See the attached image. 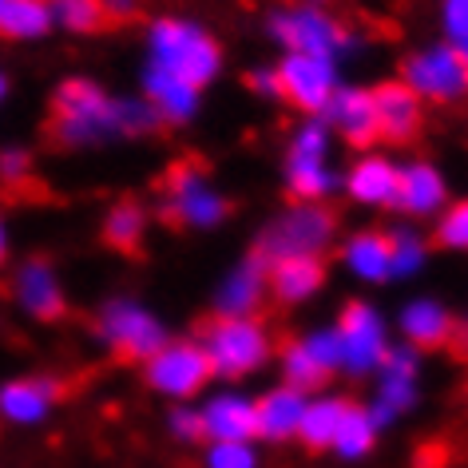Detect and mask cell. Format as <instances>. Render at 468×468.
Here are the masks:
<instances>
[{
	"label": "cell",
	"mask_w": 468,
	"mask_h": 468,
	"mask_svg": "<svg viewBox=\"0 0 468 468\" xmlns=\"http://www.w3.org/2000/svg\"><path fill=\"white\" fill-rule=\"evenodd\" d=\"M437 25H441V40L461 48L468 40V0H437Z\"/></svg>",
	"instance_id": "8d00e7d4"
},
{
	"label": "cell",
	"mask_w": 468,
	"mask_h": 468,
	"mask_svg": "<svg viewBox=\"0 0 468 468\" xmlns=\"http://www.w3.org/2000/svg\"><path fill=\"white\" fill-rule=\"evenodd\" d=\"M37 175V155L25 144H5L0 147V183L5 186H25Z\"/></svg>",
	"instance_id": "e575fe53"
},
{
	"label": "cell",
	"mask_w": 468,
	"mask_h": 468,
	"mask_svg": "<svg viewBox=\"0 0 468 468\" xmlns=\"http://www.w3.org/2000/svg\"><path fill=\"white\" fill-rule=\"evenodd\" d=\"M0 8H5V0H0Z\"/></svg>",
	"instance_id": "ee69618b"
},
{
	"label": "cell",
	"mask_w": 468,
	"mask_h": 468,
	"mask_svg": "<svg viewBox=\"0 0 468 468\" xmlns=\"http://www.w3.org/2000/svg\"><path fill=\"white\" fill-rule=\"evenodd\" d=\"M393 337L409 349H417V354H429V349H444L456 342V330H461V322H456L452 306L437 294H409L401 306L393 314Z\"/></svg>",
	"instance_id": "e0dca14e"
},
{
	"label": "cell",
	"mask_w": 468,
	"mask_h": 468,
	"mask_svg": "<svg viewBox=\"0 0 468 468\" xmlns=\"http://www.w3.org/2000/svg\"><path fill=\"white\" fill-rule=\"evenodd\" d=\"M266 302H271L266 259L250 250L218 274L215 290H210V310H215L210 318H250V314H262Z\"/></svg>",
	"instance_id": "ac0fdd59"
},
{
	"label": "cell",
	"mask_w": 468,
	"mask_h": 468,
	"mask_svg": "<svg viewBox=\"0 0 468 468\" xmlns=\"http://www.w3.org/2000/svg\"><path fill=\"white\" fill-rule=\"evenodd\" d=\"M397 179H401V163L385 151H357L342 167V195L357 210H393L397 203Z\"/></svg>",
	"instance_id": "d6986e66"
},
{
	"label": "cell",
	"mask_w": 468,
	"mask_h": 468,
	"mask_svg": "<svg viewBox=\"0 0 468 468\" xmlns=\"http://www.w3.org/2000/svg\"><path fill=\"white\" fill-rule=\"evenodd\" d=\"M420 373H425V354L393 342L378 373L369 378V401H366L381 432L393 429L397 420H405L420 405Z\"/></svg>",
	"instance_id": "7c38bea8"
},
{
	"label": "cell",
	"mask_w": 468,
	"mask_h": 468,
	"mask_svg": "<svg viewBox=\"0 0 468 468\" xmlns=\"http://www.w3.org/2000/svg\"><path fill=\"white\" fill-rule=\"evenodd\" d=\"M389 234V259H393V282H409V278L425 274L429 254H432V239L417 222H397V227H385Z\"/></svg>",
	"instance_id": "4dcf8cb0"
},
{
	"label": "cell",
	"mask_w": 468,
	"mask_h": 468,
	"mask_svg": "<svg viewBox=\"0 0 468 468\" xmlns=\"http://www.w3.org/2000/svg\"><path fill=\"white\" fill-rule=\"evenodd\" d=\"M8 298L20 318L28 322H40V325H52L68 314V286H64V274L48 254H28L13 266L8 274Z\"/></svg>",
	"instance_id": "5bb4252c"
},
{
	"label": "cell",
	"mask_w": 468,
	"mask_h": 468,
	"mask_svg": "<svg viewBox=\"0 0 468 468\" xmlns=\"http://www.w3.org/2000/svg\"><path fill=\"white\" fill-rule=\"evenodd\" d=\"M373 108H378V144L405 147V144H413L420 135V127H425V103L397 76L373 84Z\"/></svg>",
	"instance_id": "cb8c5ba5"
},
{
	"label": "cell",
	"mask_w": 468,
	"mask_h": 468,
	"mask_svg": "<svg viewBox=\"0 0 468 468\" xmlns=\"http://www.w3.org/2000/svg\"><path fill=\"white\" fill-rule=\"evenodd\" d=\"M266 282H271V302H278L282 310H298L325 294L330 266L325 259H278L266 262Z\"/></svg>",
	"instance_id": "484cf974"
},
{
	"label": "cell",
	"mask_w": 468,
	"mask_h": 468,
	"mask_svg": "<svg viewBox=\"0 0 468 468\" xmlns=\"http://www.w3.org/2000/svg\"><path fill=\"white\" fill-rule=\"evenodd\" d=\"M159 215L175 230L210 234L230 218V195L222 191V183L203 163L179 159L175 167H167V175L159 183Z\"/></svg>",
	"instance_id": "52a82bcc"
},
{
	"label": "cell",
	"mask_w": 468,
	"mask_h": 468,
	"mask_svg": "<svg viewBox=\"0 0 468 468\" xmlns=\"http://www.w3.org/2000/svg\"><path fill=\"white\" fill-rule=\"evenodd\" d=\"M147 234H151V207L139 203V198H115L100 218V239L120 254L139 250L147 242Z\"/></svg>",
	"instance_id": "4316f807"
},
{
	"label": "cell",
	"mask_w": 468,
	"mask_h": 468,
	"mask_svg": "<svg viewBox=\"0 0 468 468\" xmlns=\"http://www.w3.org/2000/svg\"><path fill=\"white\" fill-rule=\"evenodd\" d=\"M163 429H167V437L179 441V444H198V441H203V425H198L195 401H191V405H167Z\"/></svg>",
	"instance_id": "d590c367"
},
{
	"label": "cell",
	"mask_w": 468,
	"mask_h": 468,
	"mask_svg": "<svg viewBox=\"0 0 468 468\" xmlns=\"http://www.w3.org/2000/svg\"><path fill=\"white\" fill-rule=\"evenodd\" d=\"M64 401V385L52 373H16L0 381V425L32 432L44 429Z\"/></svg>",
	"instance_id": "2e32d148"
},
{
	"label": "cell",
	"mask_w": 468,
	"mask_h": 468,
	"mask_svg": "<svg viewBox=\"0 0 468 468\" xmlns=\"http://www.w3.org/2000/svg\"><path fill=\"white\" fill-rule=\"evenodd\" d=\"M227 68L222 40L203 20L183 13H163L144 28V60H139V96L159 112L167 127L195 123L207 88Z\"/></svg>",
	"instance_id": "6da1fadb"
},
{
	"label": "cell",
	"mask_w": 468,
	"mask_h": 468,
	"mask_svg": "<svg viewBox=\"0 0 468 468\" xmlns=\"http://www.w3.org/2000/svg\"><path fill=\"white\" fill-rule=\"evenodd\" d=\"M282 186L294 203H330L342 195L337 135L322 115H302L282 144Z\"/></svg>",
	"instance_id": "277c9868"
},
{
	"label": "cell",
	"mask_w": 468,
	"mask_h": 468,
	"mask_svg": "<svg viewBox=\"0 0 468 468\" xmlns=\"http://www.w3.org/2000/svg\"><path fill=\"white\" fill-rule=\"evenodd\" d=\"M378 441H381V425L373 420V413L366 405L349 401L342 425H337V437L330 444V452L337 456V461H346V464H361V461H369L373 456Z\"/></svg>",
	"instance_id": "f546056e"
},
{
	"label": "cell",
	"mask_w": 468,
	"mask_h": 468,
	"mask_svg": "<svg viewBox=\"0 0 468 468\" xmlns=\"http://www.w3.org/2000/svg\"><path fill=\"white\" fill-rule=\"evenodd\" d=\"M266 40L278 52H294V56H325V60H354L361 52V40L330 5L318 0H282L274 5L262 20Z\"/></svg>",
	"instance_id": "3957f363"
},
{
	"label": "cell",
	"mask_w": 468,
	"mask_h": 468,
	"mask_svg": "<svg viewBox=\"0 0 468 468\" xmlns=\"http://www.w3.org/2000/svg\"><path fill=\"white\" fill-rule=\"evenodd\" d=\"M318 5H330V0H318Z\"/></svg>",
	"instance_id": "7bdbcfd3"
},
{
	"label": "cell",
	"mask_w": 468,
	"mask_h": 468,
	"mask_svg": "<svg viewBox=\"0 0 468 468\" xmlns=\"http://www.w3.org/2000/svg\"><path fill=\"white\" fill-rule=\"evenodd\" d=\"M461 56H464V64H468V40L461 44Z\"/></svg>",
	"instance_id": "b9f144b4"
},
{
	"label": "cell",
	"mask_w": 468,
	"mask_h": 468,
	"mask_svg": "<svg viewBox=\"0 0 468 468\" xmlns=\"http://www.w3.org/2000/svg\"><path fill=\"white\" fill-rule=\"evenodd\" d=\"M159 127V112L139 91L115 96L91 76H64L48 100V135L64 151H100L120 139H144Z\"/></svg>",
	"instance_id": "7a4b0ae2"
},
{
	"label": "cell",
	"mask_w": 468,
	"mask_h": 468,
	"mask_svg": "<svg viewBox=\"0 0 468 468\" xmlns=\"http://www.w3.org/2000/svg\"><path fill=\"white\" fill-rule=\"evenodd\" d=\"M91 334H96V342L108 349L112 357L135 361V366H144V361L171 337L167 322L135 294L103 298L96 318H91Z\"/></svg>",
	"instance_id": "ba28073f"
},
{
	"label": "cell",
	"mask_w": 468,
	"mask_h": 468,
	"mask_svg": "<svg viewBox=\"0 0 468 468\" xmlns=\"http://www.w3.org/2000/svg\"><path fill=\"white\" fill-rule=\"evenodd\" d=\"M452 203V191H449V175H444L437 163L417 155L401 163V179H397V203L393 210L401 215L405 222H432L444 207Z\"/></svg>",
	"instance_id": "44dd1931"
},
{
	"label": "cell",
	"mask_w": 468,
	"mask_h": 468,
	"mask_svg": "<svg viewBox=\"0 0 468 468\" xmlns=\"http://www.w3.org/2000/svg\"><path fill=\"white\" fill-rule=\"evenodd\" d=\"M8 91H13V80H8V72H5V68H0V108H5V103H8Z\"/></svg>",
	"instance_id": "60d3db41"
},
{
	"label": "cell",
	"mask_w": 468,
	"mask_h": 468,
	"mask_svg": "<svg viewBox=\"0 0 468 468\" xmlns=\"http://www.w3.org/2000/svg\"><path fill=\"white\" fill-rule=\"evenodd\" d=\"M52 20L64 37H96L108 28L100 0H52Z\"/></svg>",
	"instance_id": "1f68e13d"
},
{
	"label": "cell",
	"mask_w": 468,
	"mask_h": 468,
	"mask_svg": "<svg viewBox=\"0 0 468 468\" xmlns=\"http://www.w3.org/2000/svg\"><path fill=\"white\" fill-rule=\"evenodd\" d=\"M8 259H13V227H8V218L0 215V271L8 266Z\"/></svg>",
	"instance_id": "ab89813d"
},
{
	"label": "cell",
	"mask_w": 468,
	"mask_h": 468,
	"mask_svg": "<svg viewBox=\"0 0 468 468\" xmlns=\"http://www.w3.org/2000/svg\"><path fill=\"white\" fill-rule=\"evenodd\" d=\"M429 239H432V247H441L449 254H468V198H452V203L432 218Z\"/></svg>",
	"instance_id": "d6a6232c"
},
{
	"label": "cell",
	"mask_w": 468,
	"mask_h": 468,
	"mask_svg": "<svg viewBox=\"0 0 468 468\" xmlns=\"http://www.w3.org/2000/svg\"><path fill=\"white\" fill-rule=\"evenodd\" d=\"M56 32L52 0H5L0 8V37L8 44H40Z\"/></svg>",
	"instance_id": "f1b7e54d"
},
{
	"label": "cell",
	"mask_w": 468,
	"mask_h": 468,
	"mask_svg": "<svg viewBox=\"0 0 468 468\" xmlns=\"http://www.w3.org/2000/svg\"><path fill=\"white\" fill-rule=\"evenodd\" d=\"M250 96H259L266 103H282V84H278V68L274 64H254L247 72Z\"/></svg>",
	"instance_id": "74e56055"
},
{
	"label": "cell",
	"mask_w": 468,
	"mask_h": 468,
	"mask_svg": "<svg viewBox=\"0 0 468 468\" xmlns=\"http://www.w3.org/2000/svg\"><path fill=\"white\" fill-rule=\"evenodd\" d=\"M203 468H262L259 441H207Z\"/></svg>",
	"instance_id": "836d02e7"
},
{
	"label": "cell",
	"mask_w": 468,
	"mask_h": 468,
	"mask_svg": "<svg viewBox=\"0 0 468 468\" xmlns=\"http://www.w3.org/2000/svg\"><path fill=\"white\" fill-rule=\"evenodd\" d=\"M334 330H337V346H342V378H354V381L373 378L397 342L389 314L369 298L346 302Z\"/></svg>",
	"instance_id": "9c48e42d"
},
{
	"label": "cell",
	"mask_w": 468,
	"mask_h": 468,
	"mask_svg": "<svg viewBox=\"0 0 468 468\" xmlns=\"http://www.w3.org/2000/svg\"><path fill=\"white\" fill-rule=\"evenodd\" d=\"M100 5H103L108 25H127V20H135L144 13V0H100Z\"/></svg>",
	"instance_id": "f35d334b"
},
{
	"label": "cell",
	"mask_w": 468,
	"mask_h": 468,
	"mask_svg": "<svg viewBox=\"0 0 468 468\" xmlns=\"http://www.w3.org/2000/svg\"><path fill=\"white\" fill-rule=\"evenodd\" d=\"M310 393L294 389V385L274 381L271 389L254 397V441L259 444H290L298 441L302 413H306Z\"/></svg>",
	"instance_id": "d4e9b609"
},
{
	"label": "cell",
	"mask_w": 468,
	"mask_h": 468,
	"mask_svg": "<svg viewBox=\"0 0 468 468\" xmlns=\"http://www.w3.org/2000/svg\"><path fill=\"white\" fill-rule=\"evenodd\" d=\"M195 337L210 361L215 381L222 385H242L259 378L278 357V334L262 314H250V318H210Z\"/></svg>",
	"instance_id": "5b68a950"
},
{
	"label": "cell",
	"mask_w": 468,
	"mask_h": 468,
	"mask_svg": "<svg viewBox=\"0 0 468 468\" xmlns=\"http://www.w3.org/2000/svg\"><path fill=\"white\" fill-rule=\"evenodd\" d=\"M349 409V397L334 393V389H318L310 393L306 413H302V429H298V444L310 452H330V444L337 437V425H342Z\"/></svg>",
	"instance_id": "83f0119b"
},
{
	"label": "cell",
	"mask_w": 468,
	"mask_h": 468,
	"mask_svg": "<svg viewBox=\"0 0 468 468\" xmlns=\"http://www.w3.org/2000/svg\"><path fill=\"white\" fill-rule=\"evenodd\" d=\"M397 80L425 103V108H452L468 96V64L456 44L449 40H429L417 44L401 60Z\"/></svg>",
	"instance_id": "8fae6325"
},
{
	"label": "cell",
	"mask_w": 468,
	"mask_h": 468,
	"mask_svg": "<svg viewBox=\"0 0 468 468\" xmlns=\"http://www.w3.org/2000/svg\"><path fill=\"white\" fill-rule=\"evenodd\" d=\"M337 266L346 278L361 286H389L393 282V259H389V234L381 227H357L337 239Z\"/></svg>",
	"instance_id": "603a6c76"
},
{
	"label": "cell",
	"mask_w": 468,
	"mask_h": 468,
	"mask_svg": "<svg viewBox=\"0 0 468 468\" xmlns=\"http://www.w3.org/2000/svg\"><path fill=\"white\" fill-rule=\"evenodd\" d=\"M207 441H254V393L242 385H210L195 401Z\"/></svg>",
	"instance_id": "ffe728a7"
},
{
	"label": "cell",
	"mask_w": 468,
	"mask_h": 468,
	"mask_svg": "<svg viewBox=\"0 0 468 468\" xmlns=\"http://www.w3.org/2000/svg\"><path fill=\"white\" fill-rule=\"evenodd\" d=\"M322 120L330 123L337 144H346L354 151L378 147V108H373L369 84H342L334 91V100L325 103Z\"/></svg>",
	"instance_id": "7402d4cb"
},
{
	"label": "cell",
	"mask_w": 468,
	"mask_h": 468,
	"mask_svg": "<svg viewBox=\"0 0 468 468\" xmlns=\"http://www.w3.org/2000/svg\"><path fill=\"white\" fill-rule=\"evenodd\" d=\"M144 385L155 397H163L167 405H191L198 401L210 385H215V373H210V361L198 346V337H167L155 354L144 361Z\"/></svg>",
	"instance_id": "30bf717a"
},
{
	"label": "cell",
	"mask_w": 468,
	"mask_h": 468,
	"mask_svg": "<svg viewBox=\"0 0 468 468\" xmlns=\"http://www.w3.org/2000/svg\"><path fill=\"white\" fill-rule=\"evenodd\" d=\"M278 84H282V103L298 115H322L334 91L342 88V64L325 56H294L282 52L274 60Z\"/></svg>",
	"instance_id": "9a60e30c"
},
{
	"label": "cell",
	"mask_w": 468,
	"mask_h": 468,
	"mask_svg": "<svg viewBox=\"0 0 468 468\" xmlns=\"http://www.w3.org/2000/svg\"><path fill=\"white\" fill-rule=\"evenodd\" d=\"M274 366H278V381L294 385L302 393H318L334 378H342V346H337L334 322L310 325L294 342L278 346Z\"/></svg>",
	"instance_id": "4fadbf2b"
},
{
	"label": "cell",
	"mask_w": 468,
	"mask_h": 468,
	"mask_svg": "<svg viewBox=\"0 0 468 468\" xmlns=\"http://www.w3.org/2000/svg\"><path fill=\"white\" fill-rule=\"evenodd\" d=\"M342 239V218L330 203H290L262 222L254 254L266 262L278 259H325Z\"/></svg>",
	"instance_id": "8992f818"
}]
</instances>
